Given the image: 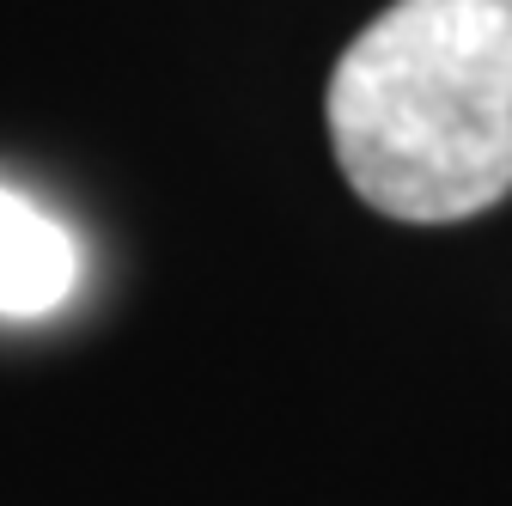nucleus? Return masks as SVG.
<instances>
[{"label": "nucleus", "instance_id": "1", "mask_svg": "<svg viewBox=\"0 0 512 506\" xmlns=\"http://www.w3.org/2000/svg\"><path fill=\"white\" fill-rule=\"evenodd\" d=\"M330 147L354 196L452 226L512 196V0H391L336 61Z\"/></svg>", "mask_w": 512, "mask_h": 506}, {"label": "nucleus", "instance_id": "2", "mask_svg": "<svg viewBox=\"0 0 512 506\" xmlns=\"http://www.w3.org/2000/svg\"><path fill=\"white\" fill-rule=\"evenodd\" d=\"M80 287V244L55 214L0 183V318H43Z\"/></svg>", "mask_w": 512, "mask_h": 506}]
</instances>
